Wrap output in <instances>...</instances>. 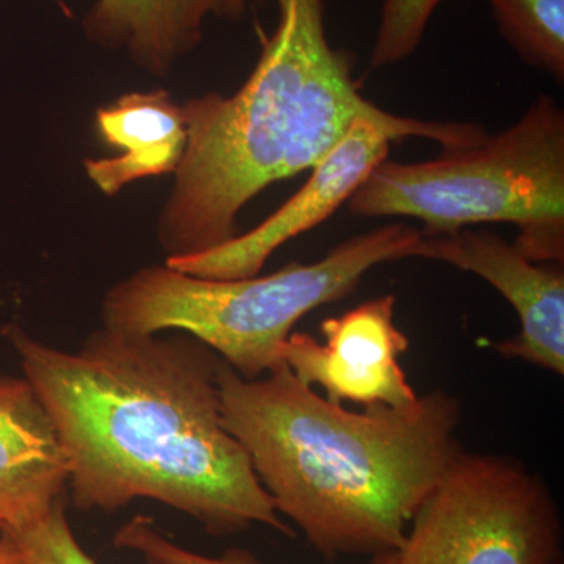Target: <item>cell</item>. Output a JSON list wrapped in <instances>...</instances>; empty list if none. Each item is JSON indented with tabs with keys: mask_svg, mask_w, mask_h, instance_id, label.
I'll return each mask as SVG.
<instances>
[{
	"mask_svg": "<svg viewBox=\"0 0 564 564\" xmlns=\"http://www.w3.org/2000/svg\"><path fill=\"white\" fill-rule=\"evenodd\" d=\"M176 333L101 326L79 350H61L3 328L61 436L74 507L113 513L148 499L212 536L263 525L295 538L223 422L220 356Z\"/></svg>",
	"mask_w": 564,
	"mask_h": 564,
	"instance_id": "6da1fadb",
	"label": "cell"
},
{
	"mask_svg": "<svg viewBox=\"0 0 564 564\" xmlns=\"http://www.w3.org/2000/svg\"><path fill=\"white\" fill-rule=\"evenodd\" d=\"M226 430L278 514L328 562L399 552L411 519L463 451V406L434 389L411 408L328 402L284 362L258 380L218 369Z\"/></svg>",
	"mask_w": 564,
	"mask_h": 564,
	"instance_id": "7a4b0ae2",
	"label": "cell"
},
{
	"mask_svg": "<svg viewBox=\"0 0 564 564\" xmlns=\"http://www.w3.org/2000/svg\"><path fill=\"white\" fill-rule=\"evenodd\" d=\"M274 2L276 29L242 88L182 104L187 147L158 221L166 261L229 242L252 198L314 169L362 118L384 126L397 140H434L444 150L488 135L470 122L399 117L367 101L352 80L350 55L329 44L325 2Z\"/></svg>",
	"mask_w": 564,
	"mask_h": 564,
	"instance_id": "3957f363",
	"label": "cell"
},
{
	"mask_svg": "<svg viewBox=\"0 0 564 564\" xmlns=\"http://www.w3.org/2000/svg\"><path fill=\"white\" fill-rule=\"evenodd\" d=\"M422 232L389 225L352 237L313 263L240 280H209L152 265L111 285L102 299L104 328L124 334L180 332L258 380L282 364V348L304 315L350 295L381 263L411 258Z\"/></svg>",
	"mask_w": 564,
	"mask_h": 564,
	"instance_id": "277c9868",
	"label": "cell"
},
{
	"mask_svg": "<svg viewBox=\"0 0 564 564\" xmlns=\"http://www.w3.org/2000/svg\"><path fill=\"white\" fill-rule=\"evenodd\" d=\"M359 217H410L425 234L484 223L518 228L514 247L530 261H564V113L541 95L521 120L480 143L433 161L386 159L350 199Z\"/></svg>",
	"mask_w": 564,
	"mask_h": 564,
	"instance_id": "5b68a950",
	"label": "cell"
},
{
	"mask_svg": "<svg viewBox=\"0 0 564 564\" xmlns=\"http://www.w3.org/2000/svg\"><path fill=\"white\" fill-rule=\"evenodd\" d=\"M395 564H564L558 503L521 459L463 448L415 511Z\"/></svg>",
	"mask_w": 564,
	"mask_h": 564,
	"instance_id": "8992f818",
	"label": "cell"
},
{
	"mask_svg": "<svg viewBox=\"0 0 564 564\" xmlns=\"http://www.w3.org/2000/svg\"><path fill=\"white\" fill-rule=\"evenodd\" d=\"M395 304V296H378L326 318L323 344L311 334L292 333L282 362L300 383L321 386L334 404L414 406L419 395L400 366L410 339L397 326Z\"/></svg>",
	"mask_w": 564,
	"mask_h": 564,
	"instance_id": "52a82bcc",
	"label": "cell"
},
{
	"mask_svg": "<svg viewBox=\"0 0 564 564\" xmlns=\"http://www.w3.org/2000/svg\"><path fill=\"white\" fill-rule=\"evenodd\" d=\"M395 135L372 120H358L317 165L310 180L258 228L229 242L166 265L209 280L256 276L281 245L321 225L351 198L389 155Z\"/></svg>",
	"mask_w": 564,
	"mask_h": 564,
	"instance_id": "ba28073f",
	"label": "cell"
},
{
	"mask_svg": "<svg viewBox=\"0 0 564 564\" xmlns=\"http://www.w3.org/2000/svg\"><path fill=\"white\" fill-rule=\"evenodd\" d=\"M411 258L448 263L491 284L511 304L521 323L519 334L494 345L497 352L563 377V263L530 261L497 234L469 228L422 234Z\"/></svg>",
	"mask_w": 564,
	"mask_h": 564,
	"instance_id": "9c48e42d",
	"label": "cell"
},
{
	"mask_svg": "<svg viewBox=\"0 0 564 564\" xmlns=\"http://www.w3.org/2000/svg\"><path fill=\"white\" fill-rule=\"evenodd\" d=\"M68 481V456L39 393L24 377L0 373V530L46 518Z\"/></svg>",
	"mask_w": 564,
	"mask_h": 564,
	"instance_id": "30bf717a",
	"label": "cell"
},
{
	"mask_svg": "<svg viewBox=\"0 0 564 564\" xmlns=\"http://www.w3.org/2000/svg\"><path fill=\"white\" fill-rule=\"evenodd\" d=\"M259 0H96L85 36L122 52L151 76H169L204 39L209 20L240 21Z\"/></svg>",
	"mask_w": 564,
	"mask_h": 564,
	"instance_id": "8fae6325",
	"label": "cell"
},
{
	"mask_svg": "<svg viewBox=\"0 0 564 564\" xmlns=\"http://www.w3.org/2000/svg\"><path fill=\"white\" fill-rule=\"evenodd\" d=\"M96 129L120 151L117 158L85 161L93 184L109 196L133 182L176 173L187 147L182 104L166 90L121 96L96 111Z\"/></svg>",
	"mask_w": 564,
	"mask_h": 564,
	"instance_id": "7c38bea8",
	"label": "cell"
},
{
	"mask_svg": "<svg viewBox=\"0 0 564 564\" xmlns=\"http://www.w3.org/2000/svg\"><path fill=\"white\" fill-rule=\"evenodd\" d=\"M507 43L529 65L564 77V0H489Z\"/></svg>",
	"mask_w": 564,
	"mask_h": 564,
	"instance_id": "4fadbf2b",
	"label": "cell"
},
{
	"mask_svg": "<svg viewBox=\"0 0 564 564\" xmlns=\"http://www.w3.org/2000/svg\"><path fill=\"white\" fill-rule=\"evenodd\" d=\"M444 0H384L370 63L384 68L410 57L422 43L426 25Z\"/></svg>",
	"mask_w": 564,
	"mask_h": 564,
	"instance_id": "5bb4252c",
	"label": "cell"
},
{
	"mask_svg": "<svg viewBox=\"0 0 564 564\" xmlns=\"http://www.w3.org/2000/svg\"><path fill=\"white\" fill-rule=\"evenodd\" d=\"M10 533L29 564H98L85 552L70 529L65 499L36 524ZM143 560V564H163L154 558Z\"/></svg>",
	"mask_w": 564,
	"mask_h": 564,
	"instance_id": "9a60e30c",
	"label": "cell"
},
{
	"mask_svg": "<svg viewBox=\"0 0 564 564\" xmlns=\"http://www.w3.org/2000/svg\"><path fill=\"white\" fill-rule=\"evenodd\" d=\"M113 544L163 564H254L258 560L250 551L239 547L228 549L220 556L196 554L166 538L148 516H135L126 522L115 533Z\"/></svg>",
	"mask_w": 564,
	"mask_h": 564,
	"instance_id": "2e32d148",
	"label": "cell"
},
{
	"mask_svg": "<svg viewBox=\"0 0 564 564\" xmlns=\"http://www.w3.org/2000/svg\"><path fill=\"white\" fill-rule=\"evenodd\" d=\"M0 564H29L13 534L0 530Z\"/></svg>",
	"mask_w": 564,
	"mask_h": 564,
	"instance_id": "e0dca14e",
	"label": "cell"
},
{
	"mask_svg": "<svg viewBox=\"0 0 564 564\" xmlns=\"http://www.w3.org/2000/svg\"><path fill=\"white\" fill-rule=\"evenodd\" d=\"M397 552H389V554H381L372 556L369 564H395ZM254 564H263L261 560H256Z\"/></svg>",
	"mask_w": 564,
	"mask_h": 564,
	"instance_id": "ac0fdd59",
	"label": "cell"
}]
</instances>
